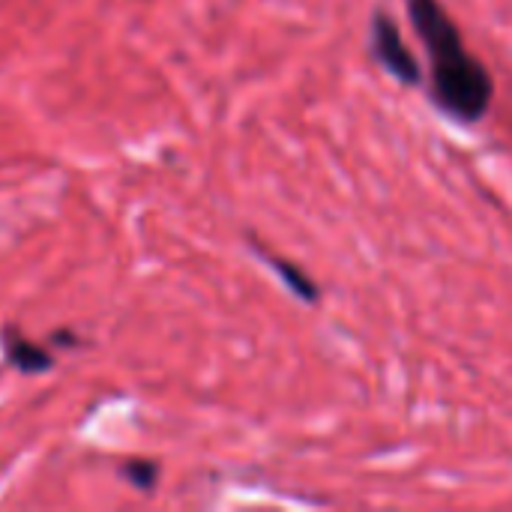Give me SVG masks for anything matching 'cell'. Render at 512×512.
<instances>
[{"instance_id": "5b68a950", "label": "cell", "mask_w": 512, "mask_h": 512, "mask_svg": "<svg viewBox=\"0 0 512 512\" xmlns=\"http://www.w3.org/2000/svg\"><path fill=\"white\" fill-rule=\"evenodd\" d=\"M123 477L135 486V489H144L150 492L159 480V465L156 462H141V459H129L123 465Z\"/></svg>"}, {"instance_id": "7a4b0ae2", "label": "cell", "mask_w": 512, "mask_h": 512, "mask_svg": "<svg viewBox=\"0 0 512 512\" xmlns=\"http://www.w3.org/2000/svg\"><path fill=\"white\" fill-rule=\"evenodd\" d=\"M372 54L402 84H420L423 81V69H420L417 57L411 54V48L405 45L399 24L381 9L372 15Z\"/></svg>"}, {"instance_id": "6da1fadb", "label": "cell", "mask_w": 512, "mask_h": 512, "mask_svg": "<svg viewBox=\"0 0 512 512\" xmlns=\"http://www.w3.org/2000/svg\"><path fill=\"white\" fill-rule=\"evenodd\" d=\"M408 12L414 21V30L420 33L429 63H432V99L435 105L459 120V123H477L486 117L495 84L489 69L468 51L462 30L450 18L441 0H408Z\"/></svg>"}, {"instance_id": "277c9868", "label": "cell", "mask_w": 512, "mask_h": 512, "mask_svg": "<svg viewBox=\"0 0 512 512\" xmlns=\"http://www.w3.org/2000/svg\"><path fill=\"white\" fill-rule=\"evenodd\" d=\"M264 258H267V264L279 273V279H282L300 300H306V303H315V300H318V285H315L300 267H294V264L276 258V255H264Z\"/></svg>"}, {"instance_id": "3957f363", "label": "cell", "mask_w": 512, "mask_h": 512, "mask_svg": "<svg viewBox=\"0 0 512 512\" xmlns=\"http://www.w3.org/2000/svg\"><path fill=\"white\" fill-rule=\"evenodd\" d=\"M0 342H3V354H6V363H12L18 372L24 375H39V372H48L51 369V354L45 348H39L36 342H30L27 336H21L15 327H3L0 333Z\"/></svg>"}]
</instances>
